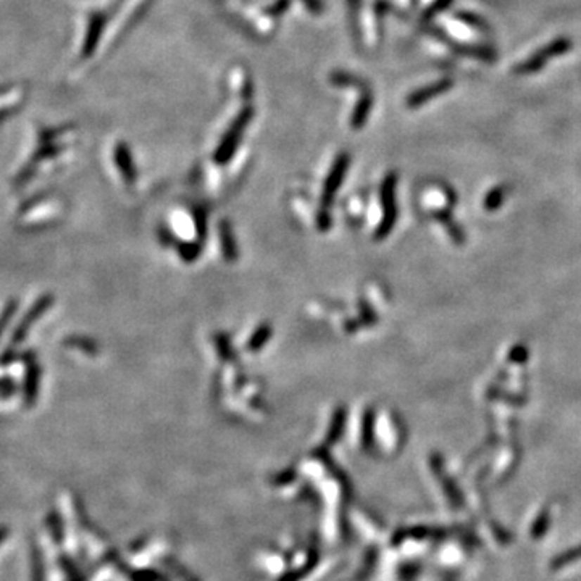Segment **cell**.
Masks as SVG:
<instances>
[{
    "instance_id": "cell-1",
    "label": "cell",
    "mask_w": 581,
    "mask_h": 581,
    "mask_svg": "<svg viewBox=\"0 0 581 581\" xmlns=\"http://www.w3.org/2000/svg\"><path fill=\"white\" fill-rule=\"evenodd\" d=\"M250 118H252L250 108H245V110H243L238 115V118L234 120V123L231 124V128L228 129V133L223 136L222 144L218 146V149L215 152L217 163H226L229 158L233 157V153L236 152V149H238V146H239L241 136H243L245 126L249 124Z\"/></svg>"
},
{
    "instance_id": "cell-2",
    "label": "cell",
    "mask_w": 581,
    "mask_h": 581,
    "mask_svg": "<svg viewBox=\"0 0 581 581\" xmlns=\"http://www.w3.org/2000/svg\"><path fill=\"white\" fill-rule=\"evenodd\" d=\"M394 186H396V178L392 174L385 179V184H383V210H385V215H383V223L381 226L378 228L376 239L385 238L386 234L391 231L394 222H396V207H394Z\"/></svg>"
},
{
    "instance_id": "cell-3",
    "label": "cell",
    "mask_w": 581,
    "mask_h": 581,
    "mask_svg": "<svg viewBox=\"0 0 581 581\" xmlns=\"http://www.w3.org/2000/svg\"><path fill=\"white\" fill-rule=\"evenodd\" d=\"M349 162H350V157L347 155V153H343V155H339L336 163L333 165V170L326 178L325 189H323V199H321L323 208L330 207V204L334 199V194H336V191L341 188L344 174H346L347 172Z\"/></svg>"
},
{
    "instance_id": "cell-4",
    "label": "cell",
    "mask_w": 581,
    "mask_h": 581,
    "mask_svg": "<svg viewBox=\"0 0 581 581\" xmlns=\"http://www.w3.org/2000/svg\"><path fill=\"white\" fill-rule=\"evenodd\" d=\"M115 162L118 163L120 172H122L126 183H134L136 179V170L133 158H131V152L124 144H118L115 147Z\"/></svg>"
},
{
    "instance_id": "cell-5",
    "label": "cell",
    "mask_w": 581,
    "mask_h": 581,
    "mask_svg": "<svg viewBox=\"0 0 581 581\" xmlns=\"http://www.w3.org/2000/svg\"><path fill=\"white\" fill-rule=\"evenodd\" d=\"M220 238H222L224 259H226L228 262H234L236 259H238V249H236V241H234V236L231 233V228H229L228 222L222 223Z\"/></svg>"
},
{
    "instance_id": "cell-6",
    "label": "cell",
    "mask_w": 581,
    "mask_h": 581,
    "mask_svg": "<svg viewBox=\"0 0 581 581\" xmlns=\"http://www.w3.org/2000/svg\"><path fill=\"white\" fill-rule=\"evenodd\" d=\"M102 23H103V21H102L101 15L92 16L91 25H89V32H87V36H86V44H84V49H83L84 57L89 56V53L92 52V49L96 47V44L98 41V36H101Z\"/></svg>"
},
{
    "instance_id": "cell-7",
    "label": "cell",
    "mask_w": 581,
    "mask_h": 581,
    "mask_svg": "<svg viewBox=\"0 0 581 581\" xmlns=\"http://www.w3.org/2000/svg\"><path fill=\"white\" fill-rule=\"evenodd\" d=\"M272 326L270 325H262L259 330L254 333V336L250 338L249 341V350L250 352H257V350H260L263 347V344H265L268 339L272 338Z\"/></svg>"
},
{
    "instance_id": "cell-8",
    "label": "cell",
    "mask_w": 581,
    "mask_h": 581,
    "mask_svg": "<svg viewBox=\"0 0 581 581\" xmlns=\"http://www.w3.org/2000/svg\"><path fill=\"white\" fill-rule=\"evenodd\" d=\"M344 421H346V410L343 407H339L338 410H334V416H333V421H331V430H330V441L334 442L341 435L343 431V426H344Z\"/></svg>"
},
{
    "instance_id": "cell-9",
    "label": "cell",
    "mask_w": 581,
    "mask_h": 581,
    "mask_svg": "<svg viewBox=\"0 0 581 581\" xmlns=\"http://www.w3.org/2000/svg\"><path fill=\"white\" fill-rule=\"evenodd\" d=\"M199 252H200V245H197V244H186L179 248V254L183 255L184 260H188V262L196 260V257L199 255Z\"/></svg>"
},
{
    "instance_id": "cell-10",
    "label": "cell",
    "mask_w": 581,
    "mask_h": 581,
    "mask_svg": "<svg viewBox=\"0 0 581 581\" xmlns=\"http://www.w3.org/2000/svg\"><path fill=\"white\" fill-rule=\"evenodd\" d=\"M328 226H330V217L326 212H323V215H319V228L326 229Z\"/></svg>"
}]
</instances>
